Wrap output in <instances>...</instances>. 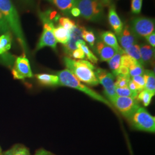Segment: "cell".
<instances>
[{"instance_id":"obj_1","label":"cell","mask_w":155,"mask_h":155,"mask_svg":"<svg viewBox=\"0 0 155 155\" xmlns=\"http://www.w3.org/2000/svg\"><path fill=\"white\" fill-rule=\"evenodd\" d=\"M0 12L25 53L28 54L26 41L18 13L12 0H0Z\"/></svg>"},{"instance_id":"obj_2","label":"cell","mask_w":155,"mask_h":155,"mask_svg":"<svg viewBox=\"0 0 155 155\" xmlns=\"http://www.w3.org/2000/svg\"><path fill=\"white\" fill-rule=\"evenodd\" d=\"M63 61L67 69L79 81L92 86L99 84L94 72L95 68L90 61L83 59H72L69 57H64Z\"/></svg>"},{"instance_id":"obj_3","label":"cell","mask_w":155,"mask_h":155,"mask_svg":"<svg viewBox=\"0 0 155 155\" xmlns=\"http://www.w3.org/2000/svg\"><path fill=\"white\" fill-rule=\"evenodd\" d=\"M56 75L59 78L61 86H64L72 89H77L83 93L89 95L90 97L105 104L111 108H113V105L108 100L103 97L101 94H98L85 84L81 83L71 72L68 70L65 69L56 72Z\"/></svg>"},{"instance_id":"obj_4","label":"cell","mask_w":155,"mask_h":155,"mask_svg":"<svg viewBox=\"0 0 155 155\" xmlns=\"http://www.w3.org/2000/svg\"><path fill=\"white\" fill-rule=\"evenodd\" d=\"M75 6L84 19L97 22L104 16V4L102 0H76Z\"/></svg>"},{"instance_id":"obj_5","label":"cell","mask_w":155,"mask_h":155,"mask_svg":"<svg viewBox=\"0 0 155 155\" xmlns=\"http://www.w3.org/2000/svg\"><path fill=\"white\" fill-rule=\"evenodd\" d=\"M127 119L134 128L150 133H155V117L143 107L139 106Z\"/></svg>"},{"instance_id":"obj_6","label":"cell","mask_w":155,"mask_h":155,"mask_svg":"<svg viewBox=\"0 0 155 155\" xmlns=\"http://www.w3.org/2000/svg\"><path fill=\"white\" fill-rule=\"evenodd\" d=\"M39 16L43 25V32L36 45L35 51H38L45 47H50L56 51L57 42L54 37L53 29L55 28L52 20L47 13H39Z\"/></svg>"},{"instance_id":"obj_7","label":"cell","mask_w":155,"mask_h":155,"mask_svg":"<svg viewBox=\"0 0 155 155\" xmlns=\"http://www.w3.org/2000/svg\"><path fill=\"white\" fill-rule=\"evenodd\" d=\"M94 72L99 83H101L104 88L106 97L111 102L117 96L114 81V76L112 73L101 68H95Z\"/></svg>"},{"instance_id":"obj_8","label":"cell","mask_w":155,"mask_h":155,"mask_svg":"<svg viewBox=\"0 0 155 155\" xmlns=\"http://www.w3.org/2000/svg\"><path fill=\"white\" fill-rule=\"evenodd\" d=\"M130 29L136 37L145 38L155 32V20L147 17H137L132 21Z\"/></svg>"},{"instance_id":"obj_9","label":"cell","mask_w":155,"mask_h":155,"mask_svg":"<svg viewBox=\"0 0 155 155\" xmlns=\"http://www.w3.org/2000/svg\"><path fill=\"white\" fill-rule=\"evenodd\" d=\"M12 72L13 78L16 79L22 80L33 77L30 63L25 54L16 58Z\"/></svg>"},{"instance_id":"obj_10","label":"cell","mask_w":155,"mask_h":155,"mask_svg":"<svg viewBox=\"0 0 155 155\" xmlns=\"http://www.w3.org/2000/svg\"><path fill=\"white\" fill-rule=\"evenodd\" d=\"M110 103L127 118L140 106L137 100L131 97L117 96Z\"/></svg>"},{"instance_id":"obj_11","label":"cell","mask_w":155,"mask_h":155,"mask_svg":"<svg viewBox=\"0 0 155 155\" xmlns=\"http://www.w3.org/2000/svg\"><path fill=\"white\" fill-rule=\"evenodd\" d=\"M84 28L83 26L78 24L76 27L70 32V39L66 45H63V50L64 53L68 56H72V52L77 49L76 43L78 40H83L82 36L83 29Z\"/></svg>"},{"instance_id":"obj_12","label":"cell","mask_w":155,"mask_h":155,"mask_svg":"<svg viewBox=\"0 0 155 155\" xmlns=\"http://www.w3.org/2000/svg\"><path fill=\"white\" fill-rule=\"evenodd\" d=\"M117 37L121 48L124 50L137 43L136 36L132 33L130 27L127 25L123 28L122 32Z\"/></svg>"},{"instance_id":"obj_13","label":"cell","mask_w":155,"mask_h":155,"mask_svg":"<svg viewBox=\"0 0 155 155\" xmlns=\"http://www.w3.org/2000/svg\"><path fill=\"white\" fill-rule=\"evenodd\" d=\"M95 50L102 61H107L117 53L116 51L99 40L95 45Z\"/></svg>"},{"instance_id":"obj_14","label":"cell","mask_w":155,"mask_h":155,"mask_svg":"<svg viewBox=\"0 0 155 155\" xmlns=\"http://www.w3.org/2000/svg\"><path fill=\"white\" fill-rule=\"evenodd\" d=\"M108 20L111 27L113 29L115 33L117 36L120 35L122 32L124 25L117 13L114 6H111L109 8L108 13Z\"/></svg>"},{"instance_id":"obj_15","label":"cell","mask_w":155,"mask_h":155,"mask_svg":"<svg viewBox=\"0 0 155 155\" xmlns=\"http://www.w3.org/2000/svg\"><path fill=\"white\" fill-rule=\"evenodd\" d=\"M101 40L106 45H109L116 51L117 52L124 54V51L119 45L116 36L111 31H105L101 35Z\"/></svg>"},{"instance_id":"obj_16","label":"cell","mask_w":155,"mask_h":155,"mask_svg":"<svg viewBox=\"0 0 155 155\" xmlns=\"http://www.w3.org/2000/svg\"><path fill=\"white\" fill-rule=\"evenodd\" d=\"M141 61L144 64H149L154 61L155 49L150 45L143 43L140 45Z\"/></svg>"},{"instance_id":"obj_17","label":"cell","mask_w":155,"mask_h":155,"mask_svg":"<svg viewBox=\"0 0 155 155\" xmlns=\"http://www.w3.org/2000/svg\"><path fill=\"white\" fill-rule=\"evenodd\" d=\"M55 6L61 12L67 16L71 15L70 12L75 6L76 0H47Z\"/></svg>"},{"instance_id":"obj_18","label":"cell","mask_w":155,"mask_h":155,"mask_svg":"<svg viewBox=\"0 0 155 155\" xmlns=\"http://www.w3.org/2000/svg\"><path fill=\"white\" fill-rule=\"evenodd\" d=\"M39 83L46 86H61L59 78L56 75L48 74H39L35 75Z\"/></svg>"},{"instance_id":"obj_19","label":"cell","mask_w":155,"mask_h":155,"mask_svg":"<svg viewBox=\"0 0 155 155\" xmlns=\"http://www.w3.org/2000/svg\"><path fill=\"white\" fill-rule=\"evenodd\" d=\"M11 32L3 33L0 36V57L8 53L12 46Z\"/></svg>"},{"instance_id":"obj_20","label":"cell","mask_w":155,"mask_h":155,"mask_svg":"<svg viewBox=\"0 0 155 155\" xmlns=\"http://www.w3.org/2000/svg\"><path fill=\"white\" fill-rule=\"evenodd\" d=\"M53 33L56 42L64 45L70 39V32L61 25L54 28Z\"/></svg>"},{"instance_id":"obj_21","label":"cell","mask_w":155,"mask_h":155,"mask_svg":"<svg viewBox=\"0 0 155 155\" xmlns=\"http://www.w3.org/2000/svg\"><path fill=\"white\" fill-rule=\"evenodd\" d=\"M143 77L145 79L144 89L155 94V75L153 71L150 70H144Z\"/></svg>"},{"instance_id":"obj_22","label":"cell","mask_w":155,"mask_h":155,"mask_svg":"<svg viewBox=\"0 0 155 155\" xmlns=\"http://www.w3.org/2000/svg\"><path fill=\"white\" fill-rule=\"evenodd\" d=\"M2 155H30L29 150L21 144H16L11 148L2 153Z\"/></svg>"},{"instance_id":"obj_23","label":"cell","mask_w":155,"mask_h":155,"mask_svg":"<svg viewBox=\"0 0 155 155\" xmlns=\"http://www.w3.org/2000/svg\"><path fill=\"white\" fill-rule=\"evenodd\" d=\"M125 54L132 57L134 59H135L136 61H138L140 63H141L142 65H143V62L141 58L140 55V45L137 44L133 45L130 46V47L127 48V49L124 50Z\"/></svg>"},{"instance_id":"obj_24","label":"cell","mask_w":155,"mask_h":155,"mask_svg":"<svg viewBox=\"0 0 155 155\" xmlns=\"http://www.w3.org/2000/svg\"><path fill=\"white\" fill-rule=\"evenodd\" d=\"M154 95V94H152L149 91L144 89L139 92L136 100L137 101H141L143 103V105L146 107L149 106L152 98Z\"/></svg>"},{"instance_id":"obj_25","label":"cell","mask_w":155,"mask_h":155,"mask_svg":"<svg viewBox=\"0 0 155 155\" xmlns=\"http://www.w3.org/2000/svg\"><path fill=\"white\" fill-rule=\"evenodd\" d=\"M128 68L129 75L130 77L138 75H143L144 74V69L143 65H142L138 61L131 65Z\"/></svg>"},{"instance_id":"obj_26","label":"cell","mask_w":155,"mask_h":155,"mask_svg":"<svg viewBox=\"0 0 155 155\" xmlns=\"http://www.w3.org/2000/svg\"><path fill=\"white\" fill-rule=\"evenodd\" d=\"M122 54L117 52L109 61H108V64L111 70L113 72L116 71L121 66V58Z\"/></svg>"},{"instance_id":"obj_27","label":"cell","mask_w":155,"mask_h":155,"mask_svg":"<svg viewBox=\"0 0 155 155\" xmlns=\"http://www.w3.org/2000/svg\"><path fill=\"white\" fill-rule=\"evenodd\" d=\"M116 93L118 97H131L134 99L137 98L138 94H136L135 93H133L128 87H124V88H119L116 87Z\"/></svg>"},{"instance_id":"obj_28","label":"cell","mask_w":155,"mask_h":155,"mask_svg":"<svg viewBox=\"0 0 155 155\" xmlns=\"http://www.w3.org/2000/svg\"><path fill=\"white\" fill-rule=\"evenodd\" d=\"M59 25L65 28L70 32L76 27V24L74 21L67 17H60L59 18Z\"/></svg>"},{"instance_id":"obj_29","label":"cell","mask_w":155,"mask_h":155,"mask_svg":"<svg viewBox=\"0 0 155 155\" xmlns=\"http://www.w3.org/2000/svg\"><path fill=\"white\" fill-rule=\"evenodd\" d=\"M116 77V81L114 82V85L116 87L124 88V87H128V83L131 79L129 75H119L117 76Z\"/></svg>"},{"instance_id":"obj_30","label":"cell","mask_w":155,"mask_h":155,"mask_svg":"<svg viewBox=\"0 0 155 155\" xmlns=\"http://www.w3.org/2000/svg\"><path fill=\"white\" fill-rule=\"evenodd\" d=\"M82 36L83 40L87 41L91 47H94L96 38L94 33L92 31H87L84 28L82 33Z\"/></svg>"},{"instance_id":"obj_31","label":"cell","mask_w":155,"mask_h":155,"mask_svg":"<svg viewBox=\"0 0 155 155\" xmlns=\"http://www.w3.org/2000/svg\"><path fill=\"white\" fill-rule=\"evenodd\" d=\"M85 56H86L87 58L89 59L90 61L93 63H98V58L96 57V56L94 55V54L91 52V51L90 50L89 47L86 45H82L81 46V48Z\"/></svg>"},{"instance_id":"obj_32","label":"cell","mask_w":155,"mask_h":155,"mask_svg":"<svg viewBox=\"0 0 155 155\" xmlns=\"http://www.w3.org/2000/svg\"><path fill=\"white\" fill-rule=\"evenodd\" d=\"M131 79L132 80L134 83L137 86L139 92L141 90H144L145 87V79H144L143 75H138L132 77Z\"/></svg>"},{"instance_id":"obj_33","label":"cell","mask_w":155,"mask_h":155,"mask_svg":"<svg viewBox=\"0 0 155 155\" xmlns=\"http://www.w3.org/2000/svg\"><path fill=\"white\" fill-rule=\"evenodd\" d=\"M143 4V0H132L131 11L133 14L138 15L140 13Z\"/></svg>"},{"instance_id":"obj_34","label":"cell","mask_w":155,"mask_h":155,"mask_svg":"<svg viewBox=\"0 0 155 155\" xmlns=\"http://www.w3.org/2000/svg\"><path fill=\"white\" fill-rule=\"evenodd\" d=\"M137 61L134 59L132 57L124 54L121 56V65L124 66L129 68L131 65L136 63Z\"/></svg>"},{"instance_id":"obj_35","label":"cell","mask_w":155,"mask_h":155,"mask_svg":"<svg viewBox=\"0 0 155 155\" xmlns=\"http://www.w3.org/2000/svg\"><path fill=\"white\" fill-rule=\"evenodd\" d=\"M8 32H11V29L0 12V33L3 34Z\"/></svg>"},{"instance_id":"obj_36","label":"cell","mask_w":155,"mask_h":155,"mask_svg":"<svg viewBox=\"0 0 155 155\" xmlns=\"http://www.w3.org/2000/svg\"><path fill=\"white\" fill-rule=\"evenodd\" d=\"M72 56L77 59H83L85 58V55L81 48H77L74 50L72 53Z\"/></svg>"},{"instance_id":"obj_37","label":"cell","mask_w":155,"mask_h":155,"mask_svg":"<svg viewBox=\"0 0 155 155\" xmlns=\"http://www.w3.org/2000/svg\"><path fill=\"white\" fill-rule=\"evenodd\" d=\"M148 41V43L150 44V45L155 48V32H153L150 35L147 36V37L145 38Z\"/></svg>"},{"instance_id":"obj_38","label":"cell","mask_w":155,"mask_h":155,"mask_svg":"<svg viewBox=\"0 0 155 155\" xmlns=\"http://www.w3.org/2000/svg\"><path fill=\"white\" fill-rule=\"evenodd\" d=\"M128 87L132 91H133V93H135L136 94H139V91L138 89L137 88V86L135 84V83L133 82L131 79H130V80L129 81V82L128 83Z\"/></svg>"},{"instance_id":"obj_39","label":"cell","mask_w":155,"mask_h":155,"mask_svg":"<svg viewBox=\"0 0 155 155\" xmlns=\"http://www.w3.org/2000/svg\"><path fill=\"white\" fill-rule=\"evenodd\" d=\"M35 155H55L51 152L47 150H45L44 148H40L38 150Z\"/></svg>"},{"instance_id":"obj_40","label":"cell","mask_w":155,"mask_h":155,"mask_svg":"<svg viewBox=\"0 0 155 155\" xmlns=\"http://www.w3.org/2000/svg\"><path fill=\"white\" fill-rule=\"evenodd\" d=\"M70 13L72 16L74 17H78L81 15V12H80L79 9L76 6L74 7L71 10Z\"/></svg>"},{"instance_id":"obj_41","label":"cell","mask_w":155,"mask_h":155,"mask_svg":"<svg viewBox=\"0 0 155 155\" xmlns=\"http://www.w3.org/2000/svg\"><path fill=\"white\" fill-rule=\"evenodd\" d=\"M25 3H26L28 5H33V0H23Z\"/></svg>"},{"instance_id":"obj_42","label":"cell","mask_w":155,"mask_h":155,"mask_svg":"<svg viewBox=\"0 0 155 155\" xmlns=\"http://www.w3.org/2000/svg\"><path fill=\"white\" fill-rule=\"evenodd\" d=\"M2 150H1V148L0 147V155H2Z\"/></svg>"}]
</instances>
